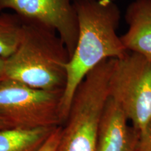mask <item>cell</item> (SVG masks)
Wrapping results in <instances>:
<instances>
[{"instance_id": "8992f818", "label": "cell", "mask_w": 151, "mask_h": 151, "mask_svg": "<svg viewBox=\"0 0 151 151\" xmlns=\"http://www.w3.org/2000/svg\"><path fill=\"white\" fill-rule=\"evenodd\" d=\"M7 9L22 20L55 32L65 43L70 58L78 38L74 0H0V13Z\"/></svg>"}, {"instance_id": "ba28073f", "label": "cell", "mask_w": 151, "mask_h": 151, "mask_svg": "<svg viewBox=\"0 0 151 151\" xmlns=\"http://www.w3.org/2000/svg\"><path fill=\"white\" fill-rule=\"evenodd\" d=\"M127 29L120 36L128 52L151 61V0H134L125 13Z\"/></svg>"}, {"instance_id": "7a4b0ae2", "label": "cell", "mask_w": 151, "mask_h": 151, "mask_svg": "<svg viewBox=\"0 0 151 151\" xmlns=\"http://www.w3.org/2000/svg\"><path fill=\"white\" fill-rule=\"evenodd\" d=\"M21 20L20 41L5 60L3 76L35 89L64 92L69 60L65 43L53 30Z\"/></svg>"}, {"instance_id": "9a60e30c", "label": "cell", "mask_w": 151, "mask_h": 151, "mask_svg": "<svg viewBox=\"0 0 151 151\" xmlns=\"http://www.w3.org/2000/svg\"><path fill=\"white\" fill-rule=\"evenodd\" d=\"M88 1H101V0H88ZM110 1H116V0H110Z\"/></svg>"}, {"instance_id": "6da1fadb", "label": "cell", "mask_w": 151, "mask_h": 151, "mask_svg": "<svg viewBox=\"0 0 151 151\" xmlns=\"http://www.w3.org/2000/svg\"><path fill=\"white\" fill-rule=\"evenodd\" d=\"M78 38L67 65V83L60 104L61 125L67 118L73 94L86 75L104 60L119 59L128 51L117 30L120 11L110 0H74Z\"/></svg>"}, {"instance_id": "9c48e42d", "label": "cell", "mask_w": 151, "mask_h": 151, "mask_svg": "<svg viewBox=\"0 0 151 151\" xmlns=\"http://www.w3.org/2000/svg\"><path fill=\"white\" fill-rule=\"evenodd\" d=\"M57 127L0 129V151H38Z\"/></svg>"}, {"instance_id": "4fadbf2b", "label": "cell", "mask_w": 151, "mask_h": 151, "mask_svg": "<svg viewBox=\"0 0 151 151\" xmlns=\"http://www.w3.org/2000/svg\"><path fill=\"white\" fill-rule=\"evenodd\" d=\"M4 63H5V60L1 59V58H0V77L3 76L4 68Z\"/></svg>"}, {"instance_id": "52a82bcc", "label": "cell", "mask_w": 151, "mask_h": 151, "mask_svg": "<svg viewBox=\"0 0 151 151\" xmlns=\"http://www.w3.org/2000/svg\"><path fill=\"white\" fill-rule=\"evenodd\" d=\"M128 121L122 107L109 96L99 123L95 151H137L139 133Z\"/></svg>"}, {"instance_id": "5bb4252c", "label": "cell", "mask_w": 151, "mask_h": 151, "mask_svg": "<svg viewBox=\"0 0 151 151\" xmlns=\"http://www.w3.org/2000/svg\"><path fill=\"white\" fill-rule=\"evenodd\" d=\"M6 127H11L10 126L7 124V122L4 121L2 118H0V129L2 128H6Z\"/></svg>"}, {"instance_id": "8fae6325", "label": "cell", "mask_w": 151, "mask_h": 151, "mask_svg": "<svg viewBox=\"0 0 151 151\" xmlns=\"http://www.w3.org/2000/svg\"><path fill=\"white\" fill-rule=\"evenodd\" d=\"M137 151H151V120L139 134Z\"/></svg>"}, {"instance_id": "5b68a950", "label": "cell", "mask_w": 151, "mask_h": 151, "mask_svg": "<svg viewBox=\"0 0 151 151\" xmlns=\"http://www.w3.org/2000/svg\"><path fill=\"white\" fill-rule=\"evenodd\" d=\"M109 96L120 104L140 134L151 120L150 60L131 52L115 60Z\"/></svg>"}, {"instance_id": "277c9868", "label": "cell", "mask_w": 151, "mask_h": 151, "mask_svg": "<svg viewBox=\"0 0 151 151\" xmlns=\"http://www.w3.org/2000/svg\"><path fill=\"white\" fill-rule=\"evenodd\" d=\"M63 92L35 89L0 77V118L11 127L61 126L60 104Z\"/></svg>"}, {"instance_id": "30bf717a", "label": "cell", "mask_w": 151, "mask_h": 151, "mask_svg": "<svg viewBox=\"0 0 151 151\" xmlns=\"http://www.w3.org/2000/svg\"><path fill=\"white\" fill-rule=\"evenodd\" d=\"M22 22L15 13H0V58L6 60L14 53L20 41Z\"/></svg>"}, {"instance_id": "3957f363", "label": "cell", "mask_w": 151, "mask_h": 151, "mask_svg": "<svg viewBox=\"0 0 151 151\" xmlns=\"http://www.w3.org/2000/svg\"><path fill=\"white\" fill-rule=\"evenodd\" d=\"M115 60L100 63L76 90L60 128L57 151H95L99 123L109 97V80Z\"/></svg>"}, {"instance_id": "7c38bea8", "label": "cell", "mask_w": 151, "mask_h": 151, "mask_svg": "<svg viewBox=\"0 0 151 151\" xmlns=\"http://www.w3.org/2000/svg\"><path fill=\"white\" fill-rule=\"evenodd\" d=\"M60 128L61 126H59L54 130L52 134L38 151H57L60 137Z\"/></svg>"}]
</instances>
